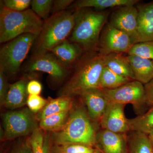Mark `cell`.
<instances>
[{"label":"cell","mask_w":153,"mask_h":153,"mask_svg":"<svg viewBox=\"0 0 153 153\" xmlns=\"http://www.w3.org/2000/svg\"><path fill=\"white\" fill-rule=\"evenodd\" d=\"M145 104L153 106V79L144 85Z\"/></svg>","instance_id":"cell-35"},{"label":"cell","mask_w":153,"mask_h":153,"mask_svg":"<svg viewBox=\"0 0 153 153\" xmlns=\"http://www.w3.org/2000/svg\"><path fill=\"white\" fill-rule=\"evenodd\" d=\"M29 108L9 111L3 114V137L10 140L33 134L38 129L36 118Z\"/></svg>","instance_id":"cell-7"},{"label":"cell","mask_w":153,"mask_h":153,"mask_svg":"<svg viewBox=\"0 0 153 153\" xmlns=\"http://www.w3.org/2000/svg\"><path fill=\"white\" fill-rule=\"evenodd\" d=\"M10 85L7 76L0 69V102L2 106L4 105Z\"/></svg>","instance_id":"cell-32"},{"label":"cell","mask_w":153,"mask_h":153,"mask_svg":"<svg viewBox=\"0 0 153 153\" xmlns=\"http://www.w3.org/2000/svg\"><path fill=\"white\" fill-rule=\"evenodd\" d=\"M108 15L107 11L79 10L68 40L79 46L84 52L96 51Z\"/></svg>","instance_id":"cell-4"},{"label":"cell","mask_w":153,"mask_h":153,"mask_svg":"<svg viewBox=\"0 0 153 153\" xmlns=\"http://www.w3.org/2000/svg\"><path fill=\"white\" fill-rule=\"evenodd\" d=\"M71 110L49 116L40 121L41 129L53 132L60 130L65 125Z\"/></svg>","instance_id":"cell-25"},{"label":"cell","mask_w":153,"mask_h":153,"mask_svg":"<svg viewBox=\"0 0 153 153\" xmlns=\"http://www.w3.org/2000/svg\"><path fill=\"white\" fill-rule=\"evenodd\" d=\"M85 108L81 106L71 109L63 128L52 134L57 146L80 144L93 147L96 146L95 129Z\"/></svg>","instance_id":"cell-3"},{"label":"cell","mask_w":153,"mask_h":153,"mask_svg":"<svg viewBox=\"0 0 153 153\" xmlns=\"http://www.w3.org/2000/svg\"><path fill=\"white\" fill-rule=\"evenodd\" d=\"M72 97L67 96H60L52 99L47 102L46 106L37 115V119L40 121L52 115L71 110L72 108Z\"/></svg>","instance_id":"cell-21"},{"label":"cell","mask_w":153,"mask_h":153,"mask_svg":"<svg viewBox=\"0 0 153 153\" xmlns=\"http://www.w3.org/2000/svg\"><path fill=\"white\" fill-rule=\"evenodd\" d=\"M43 132L38 128L32 134L29 139V143L33 153H46L44 147Z\"/></svg>","instance_id":"cell-28"},{"label":"cell","mask_w":153,"mask_h":153,"mask_svg":"<svg viewBox=\"0 0 153 153\" xmlns=\"http://www.w3.org/2000/svg\"><path fill=\"white\" fill-rule=\"evenodd\" d=\"M130 130L148 135L153 130V106L144 114L128 119Z\"/></svg>","instance_id":"cell-23"},{"label":"cell","mask_w":153,"mask_h":153,"mask_svg":"<svg viewBox=\"0 0 153 153\" xmlns=\"http://www.w3.org/2000/svg\"><path fill=\"white\" fill-rule=\"evenodd\" d=\"M93 153H103L102 152V151L100 150L98 148L96 147L95 148V150H94V152Z\"/></svg>","instance_id":"cell-39"},{"label":"cell","mask_w":153,"mask_h":153,"mask_svg":"<svg viewBox=\"0 0 153 153\" xmlns=\"http://www.w3.org/2000/svg\"><path fill=\"white\" fill-rule=\"evenodd\" d=\"M31 0H3L1 4L10 10L21 12L29 9L31 6Z\"/></svg>","instance_id":"cell-29"},{"label":"cell","mask_w":153,"mask_h":153,"mask_svg":"<svg viewBox=\"0 0 153 153\" xmlns=\"http://www.w3.org/2000/svg\"><path fill=\"white\" fill-rule=\"evenodd\" d=\"M109 102L135 106L145 104L144 85L134 80L112 89H101Z\"/></svg>","instance_id":"cell-10"},{"label":"cell","mask_w":153,"mask_h":153,"mask_svg":"<svg viewBox=\"0 0 153 153\" xmlns=\"http://www.w3.org/2000/svg\"><path fill=\"white\" fill-rule=\"evenodd\" d=\"M47 100L40 95H28L27 104L28 108L33 113L41 111L47 104Z\"/></svg>","instance_id":"cell-30"},{"label":"cell","mask_w":153,"mask_h":153,"mask_svg":"<svg viewBox=\"0 0 153 153\" xmlns=\"http://www.w3.org/2000/svg\"><path fill=\"white\" fill-rule=\"evenodd\" d=\"M125 105L109 102L100 122L103 129L121 134L130 131L128 119L125 114Z\"/></svg>","instance_id":"cell-12"},{"label":"cell","mask_w":153,"mask_h":153,"mask_svg":"<svg viewBox=\"0 0 153 153\" xmlns=\"http://www.w3.org/2000/svg\"><path fill=\"white\" fill-rule=\"evenodd\" d=\"M22 69L26 73L37 71L45 72L49 74L53 80L59 82L66 79L72 70L60 63L50 52L31 55Z\"/></svg>","instance_id":"cell-8"},{"label":"cell","mask_w":153,"mask_h":153,"mask_svg":"<svg viewBox=\"0 0 153 153\" xmlns=\"http://www.w3.org/2000/svg\"><path fill=\"white\" fill-rule=\"evenodd\" d=\"M135 80L144 85L153 79V60L139 56L128 55Z\"/></svg>","instance_id":"cell-19"},{"label":"cell","mask_w":153,"mask_h":153,"mask_svg":"<svg viewBox=\"0 0 153 153\" xmlns=\"http://www.w3.org/2000/svg\"><path fill=\"white\" fill-rule=\"evenodd\" d=\"M54 1L52 0H33L31 9L41 19L46 21L51 16Z\"/></svg>","instance_id":"cell-26"},{"label":"cell","mask_w":153,"mask_h":153,"mask_svg":"<svg viewBox=\"0 0 153 153\" xmlns=\"http://www.w3.org/2000/svg\"><path fill=\"white\" fill-rule=\"evenodd\" d=\"M105 66L103 57L97 51L85 52L73 68L72 76L59 90V96L73 97L89 89L100 88Z\"/></svg>","instance_id":"cell-1"},{"label":"cell","mask_w":153,"mask_h":153,"mask_svg":"<svg viewBox=\"0 0 153 153\" xmlns=\"http://www.w3.org/2000/svg\"><path fill=\"white\" fill-rule=\"evenodd\" d=\"M138 10L135 6L118 7L111 13L109 23L113 27L126 33L134 44L140 43L137 32Z\"/></svg>","instance_id":"cell-11"},{"label":"cell","mask_w":153,"mask_h":153,"mask_svg":"<svg viewBox=\"0 0 153 153\" xmlns=\"http://www.w3.org/2000/svg\"><path fill=\"white\" fill-rule=\"evenodd\" d=\"M138 0H79L75 1L68 7V10H79L88 8H94L97 11L124 6H134Z\"/></svg>","instance_id":"cell-18"},{"label":"cell","mask_w":153,"mask_h":153,"mask_svg":"<svg viewBox=\"0 0 153 153\" xmlns=\"http://www.w3.org/2000/svg\"><path fill=\"white\" fill-rule=\"evenodd\" d=\"M129 140L128 153H153V147L147 135L134 131Z\"/></svg>","instance_id":"cell-24"},{"label":"cell","mask_w":153,"mask_h":153,"mask_svg":"<svg viewBox=\"0 0 153 153\" xmlns=\"http://www.w3.org/2000/svg\"><path fill=\"white\" fill-rule=\"evenodd\" d=\"M29 75L30 73H27L19 81L10 85L4 104L8 109H15L27 104L28 96L27 87Z\"/></svg>","instance_id":"cell-17"},{"label":"cell","mask_w":153,"mask_h":153,"mask_svg":"<svg viewBox=\"0 0 153 153\" xmlns=\"http://www.w3.org/2000/svg\"><path fill=\"white\" fill-rule=\"evenodd\" d=\"M133 45L129 36L108 23L102 31L96 51L102 56L112 53L128 54Z\"/></svg>","instance_id":"cell-9"},{"label":"cell","mask_w":153,"mask_h":153,"mask_svg":"<svg viewBox=\"0 0 153 153\" xmlns=\"http://www.w3.org/2000/svg\"><path fill=\"white\" fill-rule=\"evenodd\" d=\"M38 36L25 34L4 43L0 49V69L8 77L17 76Z\"/></svg>","instance_id":"cell-6"},{"label":"cell","mask_w":153,"mask_h":153,"mask_svg":"<svg viewBox=\"0 0 153 153\" xmlns=\"http://www.w3.org/2000/svg\"><path fill=\"white\" fill-rule=\"evenodd\" d=\"M10 153H33L29 142L21 143L16 145Z\"/></svg>","instance_id":"cell-36"},{"label":"cell","mask_w":153,"mask_h":153,"mask_svg":"<svg viewBox=\"0 0 153 153\" xmlns=\"http://www.w3.org/2000/svg\"><path fill=\"white\" fill-rule=\"evenodd\" d=\"M50 52L64 66L72 70L84 51L77 44L67 39L53 48Z\"/></svg>","instance_id":"cell-15"},{"label":"cell","mask_w":153,"mask_h":153,"mask_svg":"<svg viewBox=\"0 0 153 153\" xmlns=\"http://www.w3.org/2000/svg\"><path fill=\"white\" fill-rule=\"evenodd\" d=\"M53 153H64L60 149L58 146H56L53 149Z\"/></svg>","instance_id":"cell-38"},{"label":"cell","mask_w":153,"mask_h":153,"mask_svg":"<svg viewBox=\"0 0 153 153\" xmlns=\"http://www.w3.org/2000/svg\"><path fill=\"white\" fill-rule=\"evenodd\" d=\"M102 57L105 66L118 74L135 80L128 56L122 53H112Z\"/></svg>","instance_id":"cell-20"},{"label":"cell","mask_w":153,"mask_h":153,"mask_svg":"<svg viewBox=\"0 0 153 153\" xmlns=\"http://www.w3.org/2000/svg\"><path fill=\"white\" fill-rule=\"evenodd\" d=\"M86 105L91 119L100 122L109 101L100 88H93L82 92L79 95Z\"/></svg>","instance_id":"cell-14"},{"label":"cell","mask_w":153,"mask_h":153,"mask_svg":"<svg viewBox=\"0 0 153 153\" xmlns=\"http://www.w3.org/2000/svg\"><path fill=\"white\" fill-rule=\"evenodd\" d=\"M78 10H67L51 15L44 21L41 33L34 43L32 55L44 54L68 39L74 27Z\"/></svg>","instance_id":"cell-2"},{"label":"cell","mask_w":153,"mask_h":153,"mask_svg":"<svg viewBox=\"0 0 153 153\" xmlns=\"http://www.w3.org/2000/svg\"><path fill=\"white\" fill-rule=\"evenodd\" d=\"M27 90L28 95H40L42 90V85L38 80L31 79L28 82Z\"/></svg>","instance_id":"cell-34"},{"label":"cell","mask_w":153,"mask_h":153,"mask_svg":"<svg viewBox=\"0 0 153 153\" xmlns=\"http://www.w3.org/2000/svg\"><path fill=\"white\" fill-rule=\"evenodd\" d=\"M96 147L103 153H128V143L126 134L103 129L96 135Z\"/></svg>","instance_id":"cell-13"},{"label":"cell","mask_w":153,"mask_h":153,"mask_svg":"<svg viewBox=\"0 0 153 153\" xmlns=\"http://www.w3.org/2000/svg\"><path fill=\"white\" fill-rule=\"evenodd\" d=\"M137 32L140 43L153 40V1L137 5Z\"/></svg>","instance_id":"cell-16"},{"label":"cell","mask_w":153,"mask_h":153,"mask_svg":"<svg viewBox=\"0 0 153 153\" xmlns=\"http://www.w3.org/2000/svg\"><path fill=\"white\" fill-rule=\"evenodd\" d=\"M133 80L134 79L131 78L118 74L105 66L100 79L99 88L114 89Z\"/></svg>","instance_id":"cell-22"},{"label":"cell","mask_w":153,"mask_h":153,"mask_svg":"<svg viewBox=\"0 0 153 153\" xmlns=\"http://www.w3.org/2000/svg\"><path fill=\"white\" fill-rule=\"evenodd\" d=\"M148 138L153 147V130L147 135Z\"/></svg>","instance_id":"cell-37"},{"label":"cell","mask_w":153,"mask_h":153,"mask_svg":"<svg viewBox=\"0 0 153 153\" xmlns=\"http://www.w3.org/2000/svg\"><path fill=\"white\" fill-rule=\"evenodd\" d=\"M128 55L139 56L153 60V40L134 44Z\"/></svg>","instance_id":"cell-27"},{"label":"cell","mask_w":153,"mask_h":153,"mask_svg":"<svg viewBox=\"0 0 153 153\" xmlns=\"http://www.w3.org/2000/svg\"><path fill=\"white\" fill-rule=\"evenodd\" d=\"M73 0H55L53 2L51 15L68 10V7L74 2Z\"/></svg>","instance_id":"cell-33"},{"label":"cell","mask_w":153,"mask_h":153,"mask_svg":"<svg viewBox=\"0 0 153 153\" xmlns=\"http://www.w3.org/2000/svg\"><path fill=\"white\" fill-rule=\"evenodd\" d=\"M44 22L31 9L17 12L9 10L1 4L0 43L4 44L28 33L38 36Z\"/></svg>","instance_id":"cell-5"},{"label":"cell","mask_w":153,"mask_h":153,"mask_svg":"<svg viewBox=\"0 0 153 153\" xmlns=\"http://www.w3.org/2000/svg\"><path fill=\"white\" fill-rule=\"evenodd\" d=\"M64 153H93L95 148L80 144L58 146Z\"/></svg>","instance_id":"cell-31"}]
</instances>
